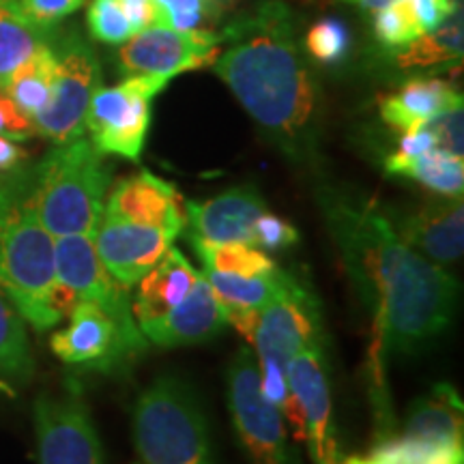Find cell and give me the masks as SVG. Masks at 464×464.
Instances as JSON below:
<instances>
[{
    "label": "cell",
    "instance_id": "5",
    "mask_svg": "<svg viewBox=\"0 0 464 464\" xmlns=\"http://www.w3.org/2000/svg\"><path fill=\"white\" fill-rule=\"evenodd\" d=\"M142 464H213L208 426L185 382L161 376L140 393L131 413Z\"/></svg>",
    "mask_w": 464,
    "mask_h": 464
},
{
    "label": "cell",
    "instance_id": "27",
    "mask_svg": "<svg viewBox=\"0 0 464 464\" xmlns=\"http://www.w3.org/2000/svg\"><path fill=\"white\" fill-rule=\"evenodd\" d=\"M189 243L205 263V269L237 276H266L277 269V265L266 254L243 243H211L198 237H189Z\"/></svg>",
    "mask_w": 464,
    "mask_h": 464
},
{
    "label": "cell",
    "instance_id": "38",
    "mask_svg": "<svg viewBox=\"0 0 464 464\" xmlns=\"http://www.w3.org/2000/svg\"><path fill=\"white\" fill-rule=\"evenodd\" d=\"M421 33L432 31L460 7V0H406Z\"/></svg>",
    "mask_w": 464,
    "mask_h": 464
},
{
    "label": "cell",
    "instance_id": "34",
    "mask_svg": "<svg viewBox=\"0 0 464 464\" xmlns=\"http://www.w3.org/2000/svg\"><path fill=\"white\" fill-rule=\"evenodd\" d=\"M462 121H464V110L462 106H454L445 112L432 116L430 121L420 127H426L430 131L434 147L445 153L458 155L462 158Z\"/></svg>",
    "mask_w": 464,
    "mask_h": 464
},
{
    "label": "cell",
    "instance_id": "20",
    "mask_svg": "<svg viewBox=\"0 0 464 464\" xmlns=\"http://www.w3.org/2000/svg\"><path fill=\"white\" fill-rule=\"evenodd\" d=\"M462 106V95L456 86L440 78L415 75L406 80L396 92L379 100L381 119L400 133L417 130L445 110Z\"/></svg>",
    "mask_w": 464,
    "mask_h": 464
},
{
    "label": "cell",
    "instance_id": "3",
    "mask_svg": "<svg viewBox=\"0 0 464 464\" xmlns=\"http://www.w3.org/2000/svg\"><path fill=\"white\" fill-rule=\"evenodd\" d=\"M28 166L0 185V295L39 334L69 316L78 297L58 282L54 237L26 205Z\"/></svg>",
    "mask_w": 464,
    "mask_h": 464
},
{
    "label": "cell",
    "instance_id": "40",
    "mask_svg": "<svg viewBox=\"0 0 464 464\" xmlns=\"http://www.w3.org/2000/svg\"><path fill=\"white\" fill-rule=\"evenodd\" d=\"M119 3L123 5L127 17H130L133 34L155 22V9L150 0H119Z\"/></svg>",
    "mask_w": 464,
    "mask_h": 464
},
{
    "label": "cell",
    "instance_id": "39",
    "mask_svg": "<svg viewBox=\"0 0 464 464\" xmlns=\"http://www.w3.org/2000/svg\"><path fill=\"white\" fill-rule=\"evenodd\" d=\"M28 153L15 140L0 136V179L9 177L26 166Z\"/></svg>",
    "mask_w": 464,
    "mask_h": 464
},
{
    "label": "cell",
    "instance_id": "41",
    "mask_svg": "<svg viewBox=\"0 0 464 464\" xmlns=\"http://www.w3.org/2000/svg\"><path fill=\"white\" fill-rule=\"evenodd\" d=\"M342 3L353 5V7H357L359 11H363V14L370 15V14H374V11L387 7V5L398 3V0H342Z\"/></svg>",
    "mask_w": 464,
    "mask_h": 464
},
{
    "label": "cell",
    "instance_id": "24",
    "mask_svg": "<svg viewBox=\"0 0 464 464\" xmlns=\"http://www.w3.org/2000/svg\"><path fill=\"white\" fill-rule=\"evenodd\" d=\"M48 42L50 33L28 20L20 0H0V89Z\"/></svg>",
    "mask_w": 464,
    "mask_h": 464
},
{
    "label": "cell",
    "instance_id": "19",
    "mask_svg": "<svg viewBox=\"0 0 464 464\" xmlns=\"http://www.w3.org/2000/svg\"><path fill=\"white\" fill-rule=\"evenodd\" d=\"M50 346L54 355L67 365L92 363L97 368L112 370L114 365L123 363L114 323L86 299H78L69 312V324L52 334Z\"/></svg>",
    "mask_w": 464,
    "mask_h": 464
},
{
    "label": "cell",
    "instance_id": "8",
    "mask_svg": "<svg viewBox=\"0 0 464 464\" xmlns=\"http://www.w3.org/2000/svg\"><path fill=\"white\" fill-rule=\"evenodd\" d=\"M166 75H127L116 86H100L86 110L84 127L103 155L138 161L150 127V106L166 89Z\"/></svg>",
    "mask_w": 464,
    "mask_h": 464
},
{
    "label": "cell",
    "instance_id": "31",
    "mask_svg": "<svg viewBox=\"0 0 464 464\" xmlns=\"http://www.w3.org/2000/svg\"><path fill=\"white\" fill-rule=\"evenodd\" d=\"M372 15V34L382 48L387 52H396L417 37H421V28L417 26L413 14L406 0H398V3L387 5Z\"/></svg>",
    "mask_w": 464,
    "mask_h": 464
},
{
    "label": "cell",
    "instance_id": "36",
    "mask_svg": "<svg viewBox=\"0 0 464 464\" xmlns=\"http://www.w3.org/2000/svg\"><path fill=\"white\" fill-rule=\"evenodd\" d=\"M299 239V230L295 228L288 219L277 218L269 211H266L265 216H260L256 228H254V243H256V247L269 249V252L297 246Z\"/></svg>",
    "mask_w": 464,
    "mask_h": 464
},
{
    "label": "cell",
    "instance_id": "21",
    "mask_svg": "<svg viewBox=\"0 0 464 464\" xmlns=\"http://www.w3.org/2000/svg\"><path fill=\"white\" fill-rule=\"evenodd\" d=\"M198 277L200 274L183 256L181 249H168L160 263L136 284L138 295L133 299L131 310L138 327L168 314L174 305L181 304Z\"/></svg>",
    "mask_w": 464,
    "mask_h": 464
},
{
    "label": "cell",
    "instance_id": "26",
    "mask_svg": "<svg viewBox=\"0 0 464 464\" xmlns=\"http://www.w3.org/2000/svg\"><path fill=\"white\" fill-rule=\"evenodd\" d=\"M54 65V52H52L48 42V45H44L37 54L28 58L24 65L11 75L7 86H5V92L14 100L15 106L31 116L33 121L50 102Z\"/></svg>",
    "mask_w": 464,
    "mask_h": 464
},
{
    "label": "cell",
    "instance_id": "7",
    "mask_svg": "<svg viewBox=\"0 0 464 464\" xmlns=\"http://www.w3.org/2000/svg\"><path fill=\"white\" fill-rule=\"evenodd\" d=\"M228 406L249 464H304L284 417L260 393L254 348H241L228 368Z\"/></svg>",
    "mask_w": 464,
    "mask_h": 464
},
{
    "label": "cell",
    "instance_id": "37",
    "mask_svg": "<svg viewBox=\"0 0 464 464\" xmlns=\"http://www.w3.org/2000/svg\"><path fill=\"white\" fill-rule=\"evenodd\" d=\"M0 136L15 142L31 140L33 136H37L34 121L22 112L3 89H0Z\"/></svg>",
    "mask_w": 464,
    "mask_h": 464
},
{
    "label": "cell",
    "instance_id": "29",
    "mask_svg": "<svg viewBox=\"0 0 464 464\" xmlns=\"http://www.w3.org/2000/svg\"><path fill=\"white\" fill-rule=\"evenodd\" d=\"M34 362L24 318L0 295V376L14 381H28Z\"/></svg>",
    "mask_w": 464,
    "mask_h": 464
},
{
    "label": "cell",
    "instance_id": "4",
    "mask_svg": "<svg viewBox=\"0 0 464 464\" xmlns=\"http://www.w3.org/2000/svg\"><path fill=\"white\" fill-rule=\"evenodd\" d=\"M112 168L86 138L54 144L37 166L28 168L24 198L54 239L91 235L100 224Z\"/></svg>",
    "mask_w": 464,
    "mask_h": 464
},
{
    "label": "cell",
    "instance_id": "17",
    "mask_svg": "<svg viewBox=\"0 0 464 464\" xmlns=\"http://www.w3.org/2000/svg\"><path fill=\"white\" fill-rule=\"evenodd\" d=\"M387 211V208H385ZM398 235L421 256L439 265H451L462 258L464 208L462 198L426 202L415 211H387Z\"/></svg>",
    "mask_w": 464,
    "mask_h": 464
},
{
    "label": "cell",
    "instance_id": "13",
    "mask_svg": "<svg viewBox=\"0 0 464 464\" xmlns=\"http://www.w3.org/2000/svg\"><path fill=\"white\" fill-rule=\"evenodd\" d=\"M288 385L297 400L310 458L314 464H340L342 451L332 417V387L323 348L307 346L288 362Z\"/></svg>",
    "mask_w": 464,
    "mask_h": 464
},
{
    "label": "cell",
    "instance_id": "11",
    "mask_svg": "<svg viewBox=\"0 0 464 464\" xmlns=\"http://www.w3.org/2000/svg\"><path fill=\"white\" fill-rule=\"evenodd\" d=\"M222 52V37L213 31H174L150 24L131 34L116 52L123 75H174L211 67Z\"/></svg>",
    "mask_w": 464,
    "mask_h": 464
},
{
    "label": "cell",
    "instance_id": "2",
    "mask_svg": "<svg viewBox=\"0 0 464 464\" xmlns=\"http://www.w3.org/2000/svg\"><path fill=\"white\" fill-rule=\"evenodd\" d=\"M213 72L274 147L297 164L318 158L323 138L321 80L305 54L297 15L282 0H263L219 31Z\"/></svg>",
    "mask_w": 464,
    "mask_h": 464
},
{
    "label": "cell",
    "instance_id": "15",
    "mask_svg": "<svg viewBox=\"0 0 464 464\" xmlns=\"http://www.w3.org/2000/svg\"><path fill=\"white\" fill-rule=\"evenodd\" d=\"M185 228L189 237H198L211 243H243L252 246L254 228L260 216L266 213V205L254 185H239L224 194L202 202H185Z\"/></svg>",
    "mask_w": 464,
    "mask_h": 464
},
{
    "label": "cell",
    "instance_id": "6",
    "mask_svg": "<svg viewBox=\"0 0 464 464\" xmlns=\"http://www.w3.org/2000/svg\"><path fill=\"white\" fill-rule=\"evenodd\" d=\"M54 52V80L48 106L34 116L39 136L52 144H65L86 133V110L102 84V65L89 39L78 26L50 33Z\"/></svg>",
    "mask_w": 464,
    "mask_h": 464
},
{
    "label": "cell",
    "instance_id": "22",
    "mask_svg": "<svg viewBox=\"0 0 464 464\" xmlns=\"http://www.w3.org/2000/svg\"><path fill=\"white\" fill-rule=\"evenodd\" d=\"M404 434L437 443L462 445V400L454 387L439 382L411 406Z\"/></svg>",
    "mask_w": 464,
    "mask_h": 464
},
{
    "label": "cell",
    "instance_id": "18",
    "mask_svg": "<svg viewBox=\"0 0 464 464\" xmlns=\"http://www.w3.org/2000/svg\"><path fill=\"white\" fill-rule=\"evenodd\" d=\"M226 327H228V316L222 299L207 282L205 274H200L181 304L174 305L168 314L140 324V332L150 344L174 348L213 340Z\"/></svg>",
    "mask_w": 464,
    "mask_h": 464
},
{
    "label": "cell",
    "instance_id": "28",
    "mask_svg": "<svg viewBox=\"0 0 464 464\" xmlns=\"http://www.w3.org/2000/svg\"><path fill=\"white\" fill-rule=\"evenodd\" d=\"M280 276L282 269H276L274 274L266 276H237L205 269L207 282L211 284L226 305L249 307V310H263L265 305L271 304L280 288Z\"/></svg>",
    "mask_w": 464,
    "mask_h": 464
},
{
    "label": "cell",
    "instance_id": "1",
    "mask_svg": "<svg viewBox=\"0 0 464 464\" xmlns=\"http://www.w3.org/2000/svg\"><path fill=\"white\" fill-rule=\"evenodd\" d=\"M324 226L372 316V370L382 387V359L445 332L458 284L443 266L421 256L393 228L385 207L344 191H318Z\"/></svg>",
    "mask_w": 464,
    "mask_h": 464
},
{
    "label": "cell",
    "instance_id": "32",
    "mask_svg": "<svg viewBox=\"0 0 464 464\" xmlns=\"http://www.w3.org/2000/svg\"><path fill=\"white\" fill-rule=\"evenodd\" d=\"M91 37L108 45H121L133 34L123 5L119 0H91L86 11Z\"/></svg>",
    "mask_w": 464,
    "mask_h": 464
},
{
    "label": "cell",
    "instance_id": "12",
    "mask_svg": "<svg viewBox=\"0 0 464 464\" xmlns=\"http://www.w3.org/2000/svg\"><path fill=\"white\" fill-rule=\"evenodd\" d=\"M39 464H103V450L89 406L78 396L34 402Z\"/></svg>",
    "mask_w": 464,
    "mask_h": 464
},
{
    "label": "cell",
    "instance_id": "9",
    "mask_svg": "<svg viewBox=\"0 0 464 464\" xmlns=\"http://www.w3.org/2000/svg\"><path fill=\"white\" fill-rule=\"evenodd\" d=\"M323 348V321L318 299L301 277L282 271L280 288L260 310L252 348L260 372L288 376V362L301 348Z\"/></svg>",
    "mask_w": 464,
    "mask_h": 464
},
{
    "label": "cell",
    "instance_id": "14",
    "mask_svg": "<svg viewBox=\"0 0 464 464\" xmlns=\"http://www.w3.org/2000/svg\"><path fill=\"white\" fill-rule=\"evenodd\" d=\"M177 235L127 222L103 211L92 232L97 256L125 290L136 286L172 247Z\"/></svg>",
    "mask_w": 464,
    "mask_h": 464
},
{
    "label": "cell",
    "instance_id": "16",
    "mask_svg": "<svg viewBox=\"0 0 464 464\" xmlns=\"http://www.w3.org/2000/svg\"><path fill=\"white\" fill-rule=\"evenodd\" d=\"M181 205V194L172 183L140 170L110 185L103 211L179 237L185 230V208Z\"/></svg>",
    "mask_w": 464,
    "mask_h": 464
},
{
    "label": "cell",
    "instance_id": "10",
    "mask_svg": "<svg viewBox=\"0 0 464 464\" xmlns=\"http://www.w3.org/2000/svg\"><path fill=\"white\" fill-rule=\"evenodd\" d=\"M54 256L58 282L72 288L78 299L92 301L114 323L123 362L147 351L149 340L138 327L127 290L102 265L92 237H58L54 241Z\"/></svg>",
    "mask_w": 464,
    "mask_h": 464
},
{
    "label": "cell",
    "instance_id": "33",
    "mask_svg": "<svg viewBox=\"0 0 464 464\" xmlns=\"http://www.w3.org/2000/svg\"><path fill=\"white\" fill-rule=\"evenodd\" d=\"M155 9L153 24L174 31H196L208 14L211 0H150Z\"/></svg>",
    "mask_w": 464,
    "mask_h": 464
},
{
    "label": "cell",
    "instance_id": "35",
    "mask_svg": "<svg viewBox=\"0 0 464 464\" xmlns=\"http://www.w3.org/2000/svg\"><path fill=\"white\" fill-rule=\"evenodd\" d=\"M86 0H20L22 11L34 26H39L45 33H52L58 28L63 20L73 15Z\"/></svg>",
    "mask_w": 464,
    "mask_h": 464
},
{
    "label": "cell",
    "instance_id": "25",
    "mask_svg": "<svg viewBox=\"0 0 464 464\" xmlns=\"http://www.w3.org/2000/svg\"><path fill=\"white\" fill-rule=\"evenodd\" d=\"M385 172L392 177L413 179L423 188L445 198H462L464 161L458 155L432 149L413 160H385Z\"/></svg>",
    "mask_w": 464,
    "mask_h": 464
},
{
    "label": "cell",
    "instance_id": "23",
    "mask_svg": "<svg viewBox=\"0 0 464 464\" xmlns=\"http://www.w3.org/2000/svg\"><path fill=\"white\" fill-rule=\"evenodd\" d=\"M462 5L437 28L423 33L415 42L393 52V63L402 72L432 67H454L462 61Z\"/></svg>",
    "mask_w": 464,
    "mask_h": 464
},
{
    "label": "cell",
    "instance_id": "30",
    "mask_svg": "<svg viewBox=\"0 0 464 464\" xmlns=\"http://www.w3.org/2000/svg\"><path fill=\"white\" fill-rule=\"evenodd\" d=\"M353 37L344 22L338 17H323L314 22L304 37V50L312 63L338 65L351 54Z\"/></svg>",
    "mask_w": 464,
    "mask_h": 464
}]
</instances>
